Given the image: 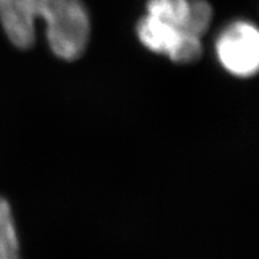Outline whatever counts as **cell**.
<instances>
[{"label": "cell", "mask_w": 259, "mask_h": 259, "mask_svg": "<svg viewBox=\"0 0 259 259\" xmlns=\"http://www.w3.org/2000/svg\"><path fill=\"white\" fill-rule=\"evenodd\" d=\"M37 20L47 25L49 47L58 58L74 61L83 55L92 24L82 0H0V23L16 48L33 47Z\"/></svg>", "instance_id": "1"}, {"label": "cell", "mask_w": 259, "mask_h": 259, "mask_svg": "<svg viewBox=\"0 0 259 259\" xmlns=\"http://www.w3.org/2000/svg\"><path fill=\"white\" fill-rule=\"evenodd\" d=\"M215 53L226 72L249 78L259 68V32L250 21L237 20L221 32Z\"/></svg>", "instance_id": "2"}, {"label": "cell", "mask_w": 259, "mask_h": 259, "mask_svg": "<svg viewBox=\"0 0 259 259\" xmlns=\"http://www.w3.org/2000/svg\"><path fill=\"white\" fill-rule=\"evenodd\" d=\"M137 34L147 49L165 55L176 64H192L198 61L202 55L201 37L185 33L150 15L140 19Z\"/></svg>", "instance_id": "3"}, {"label": "cell", "mask_w": 259, "mask_h": 259, "mask_svg": "<svg viewBox=\"0 0 259 259\" xmlns=\"http://www.w3.org/2000/svg\"><path fill=\"white\" fill-rule=\"evenodd\" d=\"M146 8L147 15L197 37L206 33L213 19L206 0H148Z\"/></svg>", "instance_id": "4"}, {"label": "cell", "mask_w": 259, "mask_h": 259, "mask_svg": "<svg viewBox=\"0 0 259 259\" xmlns=\"http://www.w3.org/2000/svg\"><path fill=\"white\" fill-rule=\"evenodd\" d=\"M0 259H23L10 202L0 197Z\"/></svg>", "instance_id": "5"}]
</instances>
